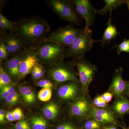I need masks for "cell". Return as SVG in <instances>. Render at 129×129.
<instances>
[{
    "label": "cell",
    "instance_id": "cell-17",
    "mask_svg": "<svg viewBox=\"0 0 129 129\" xmlns=\"http://www.w3.org/2000/svg\"><path fill=\"white\" fill-rule=\"evenodd\" d=\"M112 13V12H110L109 18L107 23V27L104 30L102 39L97 41V42H101L102 46L110 44L111 41L115 39L116 36L120 34L117 30L116 27L112 24L111 19Z\"/></svg>",
    "mask_w": 129,
    "mask_h": 129
},
{
    "label": "cell",
    "instance_id": "cell-20",
    "mask_svg": "<svg viewBox=\"0 0 129 129\" xmlns=\"http://www.w3.org/2000/svg\"><path fill=\"white\" fill-rule=\"evenodd\" d=\"M17 23L8 20L4 15L0 13V28L3 30H9V32L16 33Z\"/></svg>",
    "mask_w": 129,
    "mask_h": 129
},
{
    "label": "cell",
    "instance_id": "cell-6",
    "mask_svg": "<svg viewBox=\"0 0 129 129\" xmlns=\"http://www.w3.org/2000/svg\"><path fill=\"white\" fill-rule=\"evenodd\" d=\"M47 2L53 12L61 19L74 24H78L80 23L73 6V2L50 0L47 1Z\"/></svg>",
    "mask_w": 129,
    "mask_h": 129
},
{
    "label": "cell",
    "instance_id": "cell-19",
    "mask_svg": "<svg viewBox=\"0 0 129 129\" xmlns=\"http://www.w3.org/2000/svg\"><path fill=\"white\" fill-rule=\"evenodd\" d=\"M43 112L47 119L52 120L55 118L58 115L59 107L54 103H50L45 106L43 109Z\"/></svg>",
    "mask_w": 129,
    "mask_h": 129
},
{
    "label": "cell",
    "instance_id": "cell-33",
    "mask_svg": "<svg viewBox=\"0 0 129 129\" xmlns=\"http://www.w3.org/2000/svg\"><path fill=\"white\" fill-rule=\"evenodd\" d=\"M56 129H77L75 125L71 122H63L58 125Z\"/></svg>",
    "mask_w": 129,
    "mask_h": 129
},
{
    "label": "cell",
    "instance_id": "cell-31",
    "mask_svg": "<svg viewBox=\"0 0 129 129\" xmlns=\"http://www.w3.org/2000/svg\"><path fill=\"white\" fill-rule=\"evenodd\" d=\"M15 129H32L28 122L24 120H21L14 125Z\"/></svg>",
    "mask_w": 129,
    "mask_h": 129
},
{
    "label": "cell",
    "instance_id": "cell-41",
    "mask_svg": "<svg viewBox=\"0 0 129 129\" xmlns=\"http://www.w3.org/2000/svg\"><path fill=\"white\" fill-rule=\"evenodd\" d=\"M124 3L127 5L128 9L129 11V0H124Z\"/></svg>",
    "mask_w": 129,
    "mask_h": 129
},
{
    "label": "cell",
    "instance_id": "cell-13",
    "mask_svg": "<svg viewBox=\"0 0 129 129\" xmlns=\"http://www.w3.org/2000/svg\"><path fill=\"white\" fill-rule=\"evenodd\" d=\"M39 63L35 48L27 47L26 53L20 64V78L31 73L35 66Z\"/></svg>",
    "mask_w": 129,
    "mask_h": 129
},
{
    "label": "cell",
    "instance_id": "cell-9",
    "mask_svg": "<svg viewBox=\"0 0 129 129\" xmlns=\"http://www.w3.org/2000/svg\"><path fill=\"white\" fill-rule=\"evenodd\" d=\"M58 95L69 104L85 95L79 80L69 81L61 86L58 90Z\"/></svg>",
    "mask_w": 129,
    "mask_h": 129
},
{
    "label": "cell",
    "instance_id": "cell-10",
    "mask_svg": "<svg viewBox=\"0 0 129 129\" xmlns=\"http://www.w3.org/2000/svg\"><path fill=\"white\" fill-rule=\"evenodd\" d=\"M73 2L76 12L85 20V31H89L94 21L96 14L97 13V10L89 0H75Z\"/></svg>",
    "mask_w": 129,
    "mask_h": 129
},
{
    "label": "cell",
    "instance_id": "cell-36",
    "mask_svg": "<svg viewBox=\"0 0 129 129\" xmlns=\"http://www.w3.org/2000/svg\"><path fill=\"white\" fill-rule=\"evenodd\" d=\"M38 67H39V68H38V72L36 76L34 78L35 80H39L45 74V70L42 65L39 63L38 64Z\"/></svg>",
    "mask_w": 129,
    "mask_h": 129
},
{
    "label": "cell",
    "instance_id": "cell-30",
    "mask_svg": "<svg viewBox=\"0 0 129 129\" xmlns=\"http://www.w3.org/2000/svg\"><path fill=\"white\" fill-rule=\"evenodd\" d=\"M19 99L18 94L16 91L13 92L5 99L6 102L8 104L13 105L17 102Z\"/></svg>",
    "mask_w": 129,
    "mask_h": 129
},
{
    "label": "cell",
    "instance_id": "cell-21",
    "mask_svg": "<svg viewBox=\"0 0 129 129\" xmlns=\"http://www.w3.org/2000/svg\"><path fill=\"white\" fill-rule=\"evenodd\" d=\"M19 91L24 101L26 104H32L36 101V98L34 93L27 86H21L19 88Z\"/></svg>",
    "mask_w": 129,
    "mask_h": 129
},
{
    "label": "cell",
    "instance_id": "cell-2",
    "mask_svg": "<svg viewBox=\"0 0 129 129\" xmlns=\"http://www.w3.org/2000/svg\"><path fill=\"white\" fill-rule=\"evenodd\" d=\"M35 48L41 64L53 66L63 62L67 56L66 47L52 42H42Z\"/></svg>",
    "mask_w": 129,
    "mask_h": 129
},
{
    "label": "cell",
    "instance_id": "cell-23",
    "mask_svg": "<svg viewBox=\"0 0 129 129\" xmlns=\"http://www.w3.org/2000/svg\"><path fill=\"white\" fill-rule=\"evenodd\" d=\"M32 129H46L47 122L44 118L40 117H35L30 120Z\"/></svg>",
    "mask_w": 129,
    "mask_h": 129
},
{
    "label": "cell",
    "instance_id": "cell-37",
    "mask_svg": "<svg viewBox=\"0 0 129 129\" xmlns=\"http://www.w3.org/2000/svg\"><path fill=\"white\" fill-rule=\"evenodd\" d=\"M6 118L7 120L10 122H13L16 120L13 112H9L6 114Z\"/></svg>",
    "mask_w": 129,
    "mask_h": 129
},
{
    "label": "cell",
    "instance_id": "cell-25",
    "mask_svg": "<svg viewBox=\"0 0 129 129\" xmlns=\"http://www.w3.org/2000/svg\"><path fill=\"white\" fill-rule=\"evenodd\" d=\"M52 91L50 88L42 89L38 94V99L42 102H47L50 101L52 96Z\"/></svg>",
    "mask_w": 129,
    "mask_h": 129
},
{
    "label": "cell",
    "instance_id": "cell-8",
    "mask_svg": "<svg viewBox=\"0 0 129 129\" xmlns=\"http://www.w3.org/2000/svg\"><path fill=\"white\" fill-rule=\"evenodd\" d=\"M69 105V115L73 117L78 119L81 122L91 117L92 104L89 94L84 95Z\"/></svg>",
    "mask_w": 129,
    "mask_h": 129
},
{
    "label": "cell",
    "instance_id": "cell-18",
    "mask_svg": "<svg viewBox=\"0 0 129 129\" xmlns=\"http://www.w3.org/2000/svg\"><path fill=\"white\" fill-rule=\"evenodd\" d=\"M105 6L99 10H97V13L101 15H104L109 12L117 10L119 7L124 4V0H104Z\"/></svg>",
    "mask_w": 129,
    "mask_h": 129
},
{
    "label": "cell",
    "instance_id": "cell-24",
    "mask_svg": "<svg viewBox=\"0 0 129 129\" xmlns=\"http://www.w3.org/2000/svg\"><path fill=\"white\" fill-rule=\"evenodd\" d=\"M12 83L11 76L7 73L1 64L0 68V87L9 85Z\"/></svg>",
    "mask_w": 129,
    "mask_h": 129
},
{
    "label": "cell",
    "instance_id": "cell-14",
    "mask_svg": "<svg viewBox=\"0 0 129 129\" xmlns=\"http://www.w3.org/2000/svg\"><path fill=\"white\" fill-rule=\"evenodd\" d=\"M1 39L5 42L9 56L12 57L27 47L20 36L16 33L9 32L4 35Z\"/></svg>",
    "mask_w": 129,
    "mask_h": 129
},
{
    "label": "cell",
    "instance_id": "cell-15",
    "mask_svg": "<svg viewBox=\"0 0 129 129\" xmlns=\"http://www.w3.org/2000/svg\"><path fill=\"white\" fill-rule=\"evenodd\" d=\"M27 47L16 55L12 57L6 61L4 69L11 78H20V64L27 51Z\"/></svg>",
    "mask_w": 129,
    "mask_h": 129
},
{
    "label": "cell",
    "instance_id": "cell-39",
    "mask_svg": "<svg viewBox=\"0 0 129 129\" xmlns=\"http://www.w3.org/2000/svg\"><path fill=\"white\" fill-rule=\"evenodd\" d=\"M117 126L113 124L105 125L102 129H118Z\"/></svg>",
    "mask_w": 129,
    "mask_h": 129
},
{
    "label": "cell",
    "instance_id": "cell-11",
    "mask_svg": "<svg viewBox=\"0 0 129 129\" xmlns=\"http://www.w3.org/2000/svg\"><path fill=\"white\" fill-rule=\"evenodd\" d=\"M92 118L104 125L113 124L121 127L123 124L118 120L110 108H99L92 106L91 111Z\"/></svg>",
    "mask_w": 129,
    "mask_h": 129
},
{
    "label": "cell",
    "instance_id": "cell-26",
    "mask_svg": "<svg viewBox=\"0 0 129 129\" xmlns=\"http://www.w3.org/2000/svg\"><path fill=\"white\" fill-rule=\"evenodd\" d=\"M92 106L99 108H109V105L104 101L102 98L101 95L98 94L92 99Z\"/></svg>",
    "mask_w": 129,
    "mask_h": 129
},
{
    "label": "cell",
    "instance_id": "cell-28",
    "mask_svg": "<svg viewBox=\"0 0 129 129\" xmlns=\"http://www.w3.org/2000/svg\"><path fill=\"white\" fill-rule=\"evenodd\" d=\"M9 56L5 42L1 39L0 40V60L1 62L4 60L6 61Z\"/></svg>",
    "mask_w": 129,
    "mask_h": 129
},
{
    "label": "cell",
    "instance_id": "cell-35",
    "mask_svg": "<svg viewBox=\"0 0 129 129\" xmlns=\"http://www.w3.org/2000/svg\"><path fill=\"white\" fill-rule=\"evenodd\" d=\"M12 112L16 120H20L23 117V113L21 109L17 108Z\"/></svg>",
    "mask_w": 129,
    "mask_h": 129
},
{
    "label": "cell",
    "instance_id": "cell-32",
    "mask_svg": "<svg viewBox=\"0 0 129 129\" xmlns=\"http://www.w3.org/2000/svg\"><path fill=\"white\" fill-rule=\"evenodd\" d=\"M37 85L40 87L42 88H50L53 86V84L51 81L49 80L43 79L40 80L37 82Z\"/></svg>",
    "mask_w": 129,
    "mask_h": 129
},
{
    "label": "cell",
    "instance_id": "cell-4",
    "mask_svg": "<svg viewBox=\"0 0 129 129\" xmlns=\"http://www.w3.org/2000/svg\"><path fill=\"white\" fill-rule=\"evenodd\" d=\"M84 32V28H78L71 25L63 26L50 33L43 41L52 42L68 47Z\"/></svg>",
    "mask_w": 129,
    "mask_h": 129
},
{
    "label": "cell",
    "instance_id": "cell-38",
    "mask_svg": "<svg viewBox=\"0 0 129 129\" xmlns=\"http://www.w3.org/2000/svg\"><path fill=\"white\" fill-rule=\"evenodd\" d=\"M5 114L6 113L4 110L2 109L0 110V122L1 123H3L5 122V118L6 117Z\"/></svg>",
    "mask_w": 129,
    "mask_h": 129
},
{
    "label": "cell",
    "instance_id": "cell-16",
    "mask_svg": "<svg viewBox=\"0 0 129 129\" xmlns=\"http://www.w3.org/2000/svg\"><path fill=\"white\" fill-rule=\"evenodd\" d=\"M109 108L118 119L123 120L124 116L129 114V99L124 96L114 99L113 102L109 105Z\"/></svg>",
    "mask_w": 129,
    "mask_h": 129
},
{
    "label": "cell",
    "instance_id": "cell-1",
    "mask_svg": "<svg viewBox=\"0 0 129 129\" xmlns=\"http://www.w3.org/2000/svg\"><path fill=\"white\" fill-rule=\"evenodd\" d=\"M17 23L16 34L20 36L27 47L36 48L50 34V26L40 18H24Z\"/></svg>",
    "mask_w": 129,
    "mask_h": 129
},
{
    "label": "cell",
    "instance_id": "cell-22",
    "mask_svg": "<svg viewBox=\"0 0 129 129\" xmlns=\"http://www.w3.org/2000/svg\"><path fill=\"white\" fill-rule=\"evenodd\" d=\"M82 122L83 129H102L105 125L97 121L92 117Z\"/></svg>",
    "mask_w": 129,
    "mask_h": 129
},
{
    "label": "cell",
    "instance_id": "cell-12",
    "mask_svg": "<svg viewBox=\"0 0 129 129\" xmlns=\"http://www.w3.org/2000/svg\"><path fill=\"white\" fill-rule=\"evenodd\" d=\"M123 69L120 68L114 72L111 84L107 91L113 95L114 99L124 96L126 88V81L123 79Z\"/></svg>",
    "mask_w": 129,
    "mask_h": 129
},
{
    "label": "cell",
    "instance_id": "cell-7",
    "mask_svg": "<svg viewBox=\"0 0 129 129\" xmlns=\"http://www.w3.org/2000/svg\"><path fill=\"white\" fill-rule=\"evenodd\" d=\"M72 62L68 64L63 62L51 66L48 70L49 76L57 83H63L69 81H79L77 78L78 73L74 69Z\"/></svg>",
    "mask_w": 129,
    "mask_h": 129
},
{
    "label": "cell",
    "instance_id": "cell-40",
    "mask_svg": "<svg viewBox=\"0 0 129 129\" xmlns=\"http://www.w3.org/2000/svg\"><path fill=\"white\" fill-rule=\"evenodd\" d=\"M126 88L124 93V96L129 99V80L126 81Z\"/></svg>",
    "mask_w": 129,
    "mask_h": 129
},
{
    "label": "cell",
    "instance_id": "cell-29",
    "mask_svg": "<svg viewBox=\"0 0 129 129\" xmlns=\"http://www.w3.org/2000/svg\"><path fill=\"white\" fill-rule=\"evenodd\" d=\"M15 91L14 87L11 85L5 86L1 88V96L3 99H5L10 94Z\"/></svg>",
    "mask_w": 129,
    "mask_h": 129
},
{
    "label": "cell",
    "instance_id": "cell-5",
    "mask_svg": "<svg viewBox=\"0 0 129 129\" xmlns=\"http://www.w3.org/2000/svg\"><path fill=\"white\" fill-rule=\"evenodd\" d=\"M73 63L78 71L79 81L85 95L89 94V86L97 72V68L85 59H74Z\"/></svg>",
    "mask_w": 129,
    "mask_h": 129
},
{
    "label": "cell",
    "instance_id": "cell-42",
    "mask_svg": "<svg viewBox=\"0 0 129 129\" xmlns=\"http://www.w3.org/2000/svg\"><path fill=\"white\" fill-rule=\"evenodd\" d=\"M120 127L123 129H129V127H127V126H125L124 123H123V125Z\"/></svg>",
    "mask_w": 129,
    "mask_h": 129
},
{
    "label": "cell",
    "instance_id": "cell-3",
    "mask_svg": "<svg viewBox=\"0 0 129 129\" xmlns=\"http://www.w3.org/2000/svg\"><path fill=\"white\" fill-rule=\"evenodd\" d=\"M96 42L97 41L92 39V30H84L68 47L66 57H73L74 59L85 58L86 53L91 50L93 44Z\"/></svg>",
    "mask_w": 129,
    "mask_h": 129
},
{
    "label": "cell",
    "instance_id": "cell-27",
    "mask_svg": "<svg viewBox=\"0 0 129 129\" xmlns=\"http://www.w3.org/2000/svg\"><path fill=\"white\" fill-rule=\"evenodd\" d=\"M115 47L117 48V51L118 55H120L123 52L129 53V39H125L120 44L115 46L113 48Z\"/></svg>",
    "mask_w": 129,
    "mask_h": 129
},
{
    "label": "cell",
    "instance_id": "cell-34",
    "mask_svg": "<svg viewBox=\"0 0 129 129\" xmlns=\"http://www.w3.org/2000/svg\"><path fill=\"white\" fill-rule=\"evenodd\" d=\"M101 96L104 101L108 104L109 103L111 102L113 97H114L113 94L107 90L103 93L101 95Z\"/></svg>",
    "mask_w": 129,
    "mask_h": 129
}]
</instances>
